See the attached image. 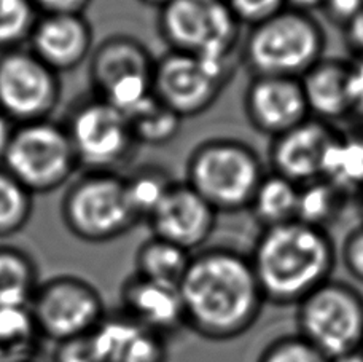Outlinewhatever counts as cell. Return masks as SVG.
<instances>
[{"label": "cell", "instance_id": "obj_36", "mask_svg": "<svg viewBox=\"0 0 363 362\" xmlns=\"http://www.w3.org/2000/svg\"><path fill=\"white\" fill-rule=\"evenodd\" d=\"M91 0H32L40 15L48 13H80L86 10Z\"/></svg>", "mask_w": 363, "mask_h": 362}, {"label": "cell", "instance_id": "obj_40", "mask_svg": "<svg viewBox=\"0 0 363 362\" xmlns=\"http://www.w3.org/2000/svg\"><path fill=\"white\" fill-rule=\"evenodd\" d=\"M328 362H363V348L362 350H355L351 353L341 354V356L328 359Z\"/></svg>", "mask_w": 363, "mask_h": 362}, {"label": "cell", "instance_id": "obj_9", "mask_svg": "<svg viewBox=\"0 0 363 362\" xmlns=\"http://www.w3.org/2000/svg\"><path fill=\"white\" fill-rule=\"evenodd\" d=\"M62 125L86 171L118 172L139 148L128 115L94 94L77 101Z\"/></svg>", "mask_w": 363, "mask_h": 362}, {"label": "cell", "instance_id": "obj_6", "mask_svg": "<svg viewBox=\"0 0 363 362\" xmlns=\"http://www.w3.org/2000/svg\"><path fill=\"white\" fill-rule=\"evenodd\" d=\"M61 217L70 234L86 243L113 241L139 224L125 176L112 171H86L72 180L62 197Z\"/></svg>", "mask_w": 363, "mask_h": 362}, {"label": "cell", "instance_id": "obj_8", "mask_svg": "<svg viewBox=\"0 0 363 362\" xmlns=\"http://www.w3.org/2000/svg\"><path fill=\"white\" fill-rule=\"evenodd\" d=\"M296 334L328 359L363 348V295L330 280L296 305Z\"/></svg>", "mask_w": 363, "mask_h": 362}, {"label": "cell", "instance_id": "obj_41", "mask_svg": "<svg viewBox=\"0 0 363 362\" xmlns=\"http://www.w3.org/2000/svg\"><path fill=\"white\" fill-rule=\"evenodd\" d=\"M142 2L144 4H148V5H155V6H163V5H166L167 2H169V0H142Z\"/></svg>", "mask_w": 363, "mask_h": 362}, {"label": "cell", "instance_id": "obj_15", "mask_svg": "<svg viewBox=\"0 0 363 362\" xmlns=\"http://www.w3.org/2000/svg\"><path fill=\"white\" fill-rule=\"evenodd\" d=\"M244 111L250 126L271 139L311 117L300 79L291 77H252L244 94Z\"/></svg>", "mask_w": 363, "mask_h": 362}, {"label": "cell", "instance_id": "obj_31", "mask_svg": "<svg viewBox=\"0 0 363 362\" xmlns=\"http://www.w3.org/2000/svg\"><path fill=\"white\" fill-rule=\"evenodd\" d=\"M239 23L254 28L287 9L285 0H226Z\"/></svg>", "mask_w": 363, "mask_h": 362}, {"label": "cell", "instance_id": "obj_20", "mask_svg": "<svg viewBox=\"0 0 363 362\" xmlns=\"http://www.w3.org/2000/svg\"><path fill=\"white\" fill-rule=\"evenodd\" d=\"M93 337L102 362H167V339L135 324L121 312L107 314Z\"/></svg>", "mask_w": 363, "mask_h": 362}, {"label": "cell", "instance_id": "obj_21", "mask_svg": "<svg viewBox=\"0 0 363 362\" xmlns=\"http://www.w3.org/2000/svg\"><path fill=\"white\" fill-rule=\"evenodd\" d=\"M322 177L351 198L363 195V123L336 126L323 161Z\"/></svg>", "mask_w": 363, "mask_h": 362}, {"label": "cell", "instance_id": "obj_35", "mask_svg": "<svg viewBox=\"0 0 363 362\" xmlns=\"http://www.w3.org/2000/svg\"><path fill=\"white\" fill-rule=\"evenodd\" d=\"M349 94H351V119L363 123V60L351 61Z\"/></svg>", "mask_w": 363, "mask_h": 362}, {"label": "cell", "instance_id": "obj_24", "mask_svg": "<svg viewBox=\"0 0 363 362\" xmlns=\"http://www.w3.org/2000/svg\"><path fill=\"white\" fill-rule=\"evenodd\" d=\"M191 256V252L152 235L135 251L134 273L145 280L179 287Z\"/></svg>", "mask_w": 363, "mask_h": 362}, {"label": "cell", "instance_id": "obj_27", "mask_svg": "<svg viewBox=\"0 0 363 362\" xmlns=\"http://www.w3.org/2000/svg\"><path fill=\"white\" fill-rule=\"evenodd\" d=\"M134 139L139 147H163L177 138L184 119L155 98L145 101L140 107L128 115Z\"/></svg>", "mask_w": 363, "mask_h": 362}, {"label": "cell", "instance_id": "obj_1", "mask_svg": "<svg viewBox=\"0 0 363 362\" xmlns=\"http://www.w3.org/2000/svg\"><path fill=\"white\" fill-rule=\"evenodd\" d=\"M179 289L186 329L211 341L241 337L267 303L249 256L222 246L194 252Z\"/></svg>", "mask_w": 363, "mask_h": 362}, {"label": "cell", "instance_id": "obj_39", "mask_svg": "<svg viewBox=\"0 0 363 362\" xmlns=\"http://www.w3.org/2000/svg\"><path fill=\"white\" fill-rule=\"evenodd\" d=\"M323 4H325V0H285V5H287L289 9L300 10L304 13H309L311 10L315 9H322Z\"/></svg>", "mask_w": 363, "mask_h": 362}, {"label": "cell", "instance_id": "obj_25", "mask_svg": "<svg viewBox=\"0 0 363 362\" xmlns=\"http://www.w3.org/2000/svg\"><path fill=\"white\" fill-rule=\"evenodd\" d=\"M351 197L323 177L300 185L296 219L314 229L328 231L345 214Z\"/></svg>", "mask_w": 363, "mask_h": 362}, {"label": "cell", "instance_id": "obj_43", "mask_svg": "<svg viewBox=\"0 0 363 362\" xmlns=\"http://www.w3.org/2000/svg\"><path fill=\"white\" fill-rule=\"evenodd\" d=\"M23 362H32V361H23Z\"/></svg>", "mask_w": 363, "mask_h": 362}, {"label": "cell", "instance_id": "obj_5", "mask_svg": "<svg viewBox=\"0 0 363 362\" xmlns=\"http://www.w3.org/2000/svg\"><path fill=\"white\" fill-rule=\"evenodd\" d=\"M241 23L226 0H169L160 9V37L172 51L236 66Z\"/></svg>", "mask_w": 363, "mask_h": 362}, {"label": "cell", "instance_id": "obj_42", "mask_svg": "<svg viewBox=\"0 0 363 362\" xmlns=\"http://www.w3.org/2000/svg\"><path fill=\"white\" fill-rule=\"evenodd\" d=\"M359 199H360V209H362V214H363V195Z\"/></svg>", "mask_w": 363, "mask_h": 362}, {"label": "cell", "instance_id": "obj_34", "mask_svg": "<svg viewBox=\"0 0 363 362\" xmlns=\"http://www.w3.org/2000/svg\"><path fill=\"white\" fill-rule=\"evenodd\" d=\"M322 9L325 10L330 21L345 29L363 9V0H325Z\"/></svg>", "mask_w": 363, "mask_h": 362}, {"label": "cell", "instance_id": "obj_29", "mask_svg": "<svg viewBox=\"0 0 363 362\" xmlns=\"http://www.w3.org/2000/svg\"><path fill=\"white\" fill-rule=\"evenodd\" d=\"M38 16L32 0H0V53L28 45Z\"/></svg>", "mask_w": 363, "mask_h": 362}, {"label": "cell", "instance_id": "obj_30", "mask_svg": "<svg viewBox=\"0 0 363 362\" xmlns=\"http://www.w3.org/2000/svg\"><path fill=\"white\" fill-rule=\"evenodd\" d=\"M257 362H328V358L301 335L295 334L271 341Z\"/></svg>", "mask_w": 363, "mask_h": 362}, {"label": "cell", "instance_id": "obj_11", "mask_svg": "<svg viewBox=\"0 0 363 362\" xmlns=\"http://www.w3.org/2000/svg\"><path fill=\"white\" fill-rule=\"evenodd\" d=\"M29 312L40 339L56 345L91 334L107 316L99 290L72 275L40 281Z\"/></svg>", "mask_w": 363, "mask_h": 362}, {"label": "cell", "instance_id": "obj_32", "mask_svg": "<svg viewBox=\"0 0 363 362\" xmlns=\"http://www.w3.org/2000/svg\"><path fill=\"white\" fill-rule=\"evenodd\" d=\"M53 359L55 362H102L93 332L57 344Z\"/></svg>", "mask_w": 363, "mask_h": 362}, {"label": "cell", "instance_id": "obj_26", "mask_svg": "<svg viewBox=\"0 0 363 362\" xmlns=\"http://www.w3.org/2000/svg\"><path fill=\"white\" fill-rule=\"evenodd\" d=\"M174 184L176 179L158 165H144L125 176L128 202L139 222L152 217Z\"/></svg>", "mask_w": 363, "mask_h": 362}, {"label": "cell", "instance_id": "obj_18", "mask_svg": "<svg viewBox=\"0 0 363 362\" xmlns=\"http://www.w3.org/2000/svg\"><path fill=\"white\" fill-rule=\"evenodd\" d=\"M120 302L123 314L164 339L186 327L184 302L176 286L155 283L133 273L123 283Z\"/></svg>", "mask_w": 363, "mask_h": 362}, {"label": "cell", "instance_id": "obj_16", "mask_svg": "<svg viewBox=\"0 0 363 362\" xmlns=\"http://www.w3.org/2000/svg\"><path fill=\"white\" fill-rule=\"evenodd\" d=\"M28 48L57 74L80 67L93 53V29L80 13L40 15Z\"/></svg>", "mask_w": 363, "mask_h": 362}, {"label": "cell", "instance_id": "obj_22", "mask_svg": "<svg viewBox=\"0 0 363 362\" xmlns=\"http://www.w3.org/2000/svg\"><path fill=\"white\" fill-rule=\"evenodd\" d=\"M38 284L37 263L29 252L0 244V308H29Z\"/></svg>", "mask_w": 363, "mask_h": 362}, {"label": "cell", "instance_id": "obj_33", "mask_svg": "<svg viewBox=\"0 0 363 362\" xmlns=\"http://www.w3.org/2000/svg\"><path fill=\"white\" fill-rule=\"evenodd\" d=\"M341 258L354 280L363 283V224L347 234L342 241Z\"/></svg>", "mask_w": 363, "mask_h": 362}, {"label": "cell", "instance_id": "obj_12", "mask_svg": "<svg viewBox=\"0 0 363 362\" xmlns=\"http://www.w3.org/2000/svg\"><path fill=\"white\" fill-rule=\"evenodd\" d=\"M61 94V75L28 47L0 53V111L16 125L51 119Z\"/></svg>", "mask_w": 363, "mask_h": 362}, {"label": "cell", "instance_id": "obj_7", "mask_svg": "<svg viewBox=\"0 0 363 362\" xmlns=\"http://www.w3.org/2000/svg\"><path fill=\"white\" fill-rule=\"evenodd\" d=\"M0 166L38 195L66 185L80 163L66 128L48 119L18 125Z\"/></svg>", "mask_w": 363, "mask_h": 362}, {"label": "cell", "instance_id": "obj_2", "mask_svg": "<svg viewBox=\"0 0 363 362\" xmlns=\"http://www.w3.org/2000/svg\"><path fill=\"white\" fill-rule=\"evenodd\" d=\"M249 258L267 303L296 307L332 280L336 248L328 231L291 221L263 229Z\"/></svg>", "mask_w": 363, "mask_h": 362}, {"label": "cell", "instance_id": "obj_3", "mask_svg": "<svg viewBox=\"0 0 363 362\" xmlns=\"http://www.w3.org/2000/svg\"><path fill=\"white\" fill-rule=\"evenodd\" d=\"M325 31L319 21L294 9H284L242 38L241 60L254 75L301 79L325 53Z\"/></svg>", "mask_w": 363, "mask_h": 362}, {"label": "cell", "instance_id": "obj_38", "mask_svg": "<svg viewBox=\"0 0 363 362\" xmlns=\"http://www.w3.org/2000/svg\"><path fill=\"white\" fill-rule=\"evenodd\" d=\"M16 123L13 121L10 117L0 111V163H2V158L9 148L10 142L13 139V134L16 131Z\"/></svg>", "mask_w": 363, "mask_h": 362}, {"label": "cell", "instance_id": "obj_14", "mask_svg": "<svg viewBox=\"0 0 363 362\" xmlns=\"http://www.w3.org/2000/svg\"><path fill=\"white\" fill-rule=\"evenodd\" d=\"M218 212L185 180H176L148 219L152 235L188 252H198L209 241Z\"/></svg>", "mask_w": 363, "mask_h": 362}, {"label": "cell", "instance_id": "obj_13", "mask_svg": "<svg viewBox=\"0 0 363 362\" xmlns=\"http://www.w3.org/2000/svg\"><path fill=\"white\" fill-rule=\"evenodd\" d=\"M225 87L194 55L167 50L155 62V98L184 120L209 111Z\"/></svg>", "mask_w": 363, "mask_h": 362}, {"label": "cell", "instance_id": "obj_23", "mask_svg": "<svg viewBox=\"0 0 363 362\" xmlns=\"http://www.w3.org/2000/svg\"><path fill=\"white\" fill-rule=\"evenodd\" d=\"M298 192L300 185L272 171L267 172L258 184L247 211L262 230L291 222L296 219Z\"/></svg>", "mask_w": 363, "mask_h": 362}, {"label": "cell", "instance_id": "obj_17", "mask_svg": "<svg viewBox=\"0 0 363 362\" xmlns=\"http://www.w3.org/2000/svg\"><path fill=\"white\" fill-rule=\"evenodd\" d=\"M336 126L309 117L271 139V171L296 185L322 177L323 161Z\"/></svg>", "mask_w": 363, "mask_h": 362}, {"label": "cell", "instance_id": "obj_37", "mask_svg": "<svg viewBox=\"0 0 363 362\" xmlns=\"http://www.w3.org/2000/svg\"><path fill=\"white\" fill-rule=\"evenodd\" d=\"M345 38L354 60H363V9L345 28Z\"/></svg>", "mask_w": 363, "mask_h": 362}, {"label": "cell", "instance_id": "obj_19", "mask_svg": "<svg viewBox=\"0 0 363 362\" xmlns=\"http://www.w3.org/2000/svg\"><path fill=\"white\" fill-rule=\"evenodd\" d=\"M349 74L351 61L323 56L301 77V89L311 117L332 126L351 119Z\"/></svg>", "mask_w": 363, "mask_h": 362}, {"label": "cell", "instance_id": "obj_4", "mask_svg": "<svg viewBox=\"0 0 363 362\" xmlns=\"http://www.w3.org/2000/svg\"><path fill=\"white\" fill-rule=\"evenodd\" d=\"M264 174L254 148L226 138L201 142L185 165V182L217 212L247 211Z\"/></svg>", "mask_w": 363, "mask_h": 362}, {"label": "cell", "instance_id": "obj_10", "mask_svg": "<svg viewBox=\"0 0 363 362\" xmlns=\"http://www.w3.org/2000/svg\"><path fill=\"white\" fill-rule=\"evenodd\" d=\"M153 56L131 35L104 38L89 56L93 94L129 115L153 96Z\"/></svg>", "mask_w": 363, "mask_h": 362}, {"label": "cell", "instance_id": "obj_28", "mask_svg": "<svg viewBox=\"0 0 363 362\" xmlns=\"http://www.w3.org/2000/svg\"><path fill=\"white\" fill-rule=\"evenodd\" d=\"M34 193L0 166V240L16 235L30 221Z\"/></svg>", "mask_w": 363, "mask_h": 362}]
</instances>
